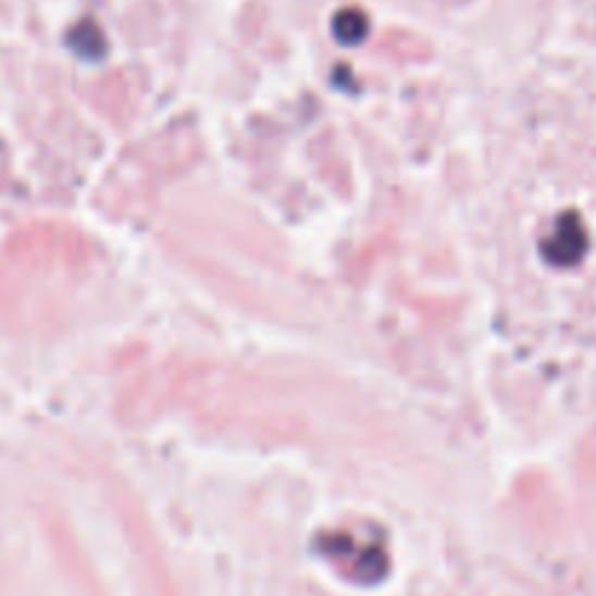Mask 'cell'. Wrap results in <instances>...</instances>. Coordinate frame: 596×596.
I'll return each mask as SVG.
<instances>
[{
  "mask_svg": "<svg viewBox=\"0 0 596 596\" xmlns=\"http://www.w3.org/2000/svg\"><path fill=\"white\" fill-rule=\"evenodd\" d=\"M587 250V233L579 222V215L568 213L561 215L552 233L542 241V253L550 259L552 265H576L579 259L585 257Z\"/></svg>",
  "mask_w": 596,
  "mask_h": 596,
  "instance_id": "1",
  "label": "cell"
},
{
  "mask_svg": "<svg viewBox=\"0 0 596 596\" xmlns=\"http://www.w3.org/2000/svg\"><path fill=\"white\" fill-rule=\"evenodd\" d=\"M335 36H338L344 45H358V41L367 36V18L356 10L340 12L338 18H335Z\"/></svg>",
  "mask_w": 596,
  "mask_h": 596,
  "instance_id": "2",
  "label": "cell"
}]
</instances>
